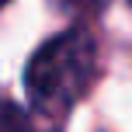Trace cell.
<instances>
[{"label":"cell","instance_id":"6da1fadb","mask_svg":"<svg viewBox=\"0 0 132 132\" xmlns=\"http://www.w3.org/2000/svg\"><path fill=\"white\" fill-rule=\"evenodd\" d=\"M97 70V45L87 31L52 35L31 52L24 66V90L31 97V108L45 118H63L90 87Z\"/></svg>","mask_w":132,"mask_h":132},{"label":"cell","instance_id":"7a4b0ae2","mask_svg":"<svg viewBox=\"0 0 132 132\" xmlns=\"http://www.w3.org/2000/svg\"><path fill=\"white\" fill-rule=\"evenodd\" d=\"M0 132H31V122L14 101L0 97Z\"/></svg>","mask_w":132,"mask_h":132},{"label":"cell","instance_id":"3957f363","mask_svg":"<svg viewBox=\"0 0 132 132\" xmlns=\"http://www.w3.org/2000/svg\"><path fill=\"white\" fill-rule=\"evenodd\" d=\"M66 4H80V7H94V4H101V0H66Z\"/></svg>","mask_w":132,"mask_h":132},{"label":"cell","instance_id":"277c9868","mask_svg":"<svg viewBox=\"0 0 132 132\" xmlns=\"http://www.w3.org/2000/svg\"><path fill=\"white\" fill-rule=\"evenodd\" d=\"M4 4H7V0H0V7H4Z\"/></svg>","mask_w":132,"mask_h":132},{"label":"cell","instance_id":"5b68a950","mask_svg":"<svg viewBox=\"0 0 132 132\" xmlns=\"http://www.w3.org/2000/svg\"><path fill=\"white\" fill-rule=\"evenodd\" d=\"M129 4H132V0H129Z\"/></svg>","mask_w":132,"mask_h":132}]
</instances>
